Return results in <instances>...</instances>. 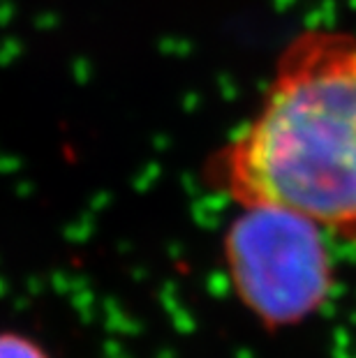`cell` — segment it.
Listing matches in <instances>:
<instances>
[{"mask_svg":"<svg viewBox=\"0 0 356 358\" xmlns=\"http://www.w3.org/2000/svg\"><path fill=\"white\" fill-rule=\"evenodd\" d=\"M213 178L243 210H283L356 243L354 35L310 30L285 49Z\"/></svg>","mask_w":356,"mask_h":358,"instance_id":"6da1fadb","label":"cell"},{"mask_svg":"<svg viewBox=\"0 0 356 358\" xmlns=\"http://www.w3.org/2000/svg\"><path fill=\"white\" fill-rule=\"evenodd\" d=\"M322 229L271 208H245L227 236V262L238 294L269 324L313 312L331 287Z\"/></svg>","mask_w":356,"mask_h":358,"instance_id":"7a4b0ae2","label":"cell"},{"mask_svg":"<svg viewBox=\"0 0 356 358\" xmlns=\"http://www.w3.org/2000/svg\"><path fill=\"white\" fill-rule=\"evenodd\" d=\"M0 358H51L47 349L30 340L28 335L5 331L0 333Z\"/></svg>","mask_w":356,"mask_h":358,"instance_id":"3957f363","label":"cell"}]
</instances>
